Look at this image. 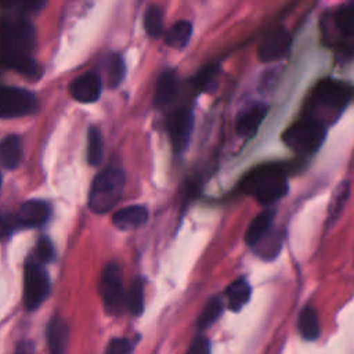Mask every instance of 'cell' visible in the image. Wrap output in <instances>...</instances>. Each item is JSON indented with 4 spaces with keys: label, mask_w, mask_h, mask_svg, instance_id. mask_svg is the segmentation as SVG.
<instances>
[{
    "label": "cell",
    "mask_w": 354,
    "mask_h": 354,
    "mask_svg": "<svg viewBox=\"0 0 354 354\" xmlns=\"http://www.w3.org/2000/svg\"><path fill=\"white\" fill-rule=\"evenodd\" d=\"M35 44V28L25 18L3 24L0 30V55L6 65L28 75L39 76V66L30 57Z\"/></svg>",
    "instance_id": "cell-1"
},
{
    "label": "cell",
    "mask_w": 354,
    "mask_h": 354,
    "mask_svg": "<svg viewBox=\"0 0 354 354\" xmlns=\"http://www.w3.org/2000/svg\"><path fill=\"white\" fill-rule=\"evenodd\" d=\"M350 98V86L333 79H324L313 88L304 106V118L326 127L337 120Z\"/></svg>",
    "instance_id": "cell-2"
},
{
    "label": "cell",
    "mask_w": 354,
    "mask_h": 354,
    "mask_svg": "<svg viewBox=\"0 0 354 354\" xmlns=\"http://www.w3.org/2000/svg\"><path fill=\"white\" fill-rule=\"evenodd\" d=\"M239 188L243 194L253 196L263 205H270L288 192V180L279 166L264 165L252 169L241 181Z\"/></svg>",
    "instance_id": "cell-3"
},
{
    "label": "cell",
    "mask_w": 354,
    "mask_h": 354,
    "mask_svg": "<svg viewBox=\"0 0 354 354\" xmlns=\"http://www.w3.org/2000/svg\"><path fill=\"white\" fill-rule=\"evenodd\" d=\"M124 188V174L119 167H108L97 174L88 194V207L98 214L106 213L119 202Z\"/></svg>",
    "instance_id": "cell-4"
},
{
    "label": "cell",
    "mask_w": 354,
    "mask_h": 354,
    "mask_svg": "<svg viewBox=\"0 0 354 354\" xmlns=\"http://www.w3.org/2000/svg\"><path fill=\"white\" fill-rule=\"evenodd\" d=\"M326 127L303 118L289 126L282 134V141L299 155H310L315 152L324 142Z\"/></svg>",
    "instance_id": "cell-5"
},
{
    "label": "cell",
    "mask_w": 354,
    "mask_h": 354,
    "mask_svg": "<svg viewBox=\"0 0 354 354\" xmlns=\"http://www.w3.org/2000/svg\"><path fill=\"white\" fill-rule=\"evenodd\" d=\"M48 292L47 272L36 261H28L24 271V304L26 310L37 308L46 300Z\"/></svg>",
    "instance_id": "cell-6"
},
{
    "label": "cell",
    "mask_w": 354,
    "mask_h": 354,
    "mask_svg": "<svg viewBox=\"0 0 354 354\" xmlns=\"http://www.w3.org/2000/svg\"><path fill=\"white\" fill-rule=\"evenodd\" d=\"M98 290L105 310L109 314H118L123 303L122 270L116 263H108L100 277Z\"/></svg>",
    "instance_id": "cell-7"
},
{
    "label": "cell",
    "mask_w": 354,
    "mask_h": 354,
    "mask_svg": "<svg viewBox=\"0 0 354 354\" xmlns=\"http://www.w3.org/2000/svg\"><path fill=\"white\" fill-rule=\"evenodd\" d=\"M37 100L33 93L19 87H0V118H18L33 113Z\"/></svg>",
    "instance_id": "cell-8"
},
{
    "label": "cell",
    "mask_w": 354,
    "mask_h": 354,
    "mask_svg": "<svg viewBox=\"0 0 354 354\" xmlns=\"http://www.w3.org/2000/svg\"><path fill=\"white\" fill-rule=\"evenodd\" d=\"M332 22L339 32L336 41L337 50L353 55L354 54V1L340 4L332 14Z\"/></svg>",
    "instance_id": "cell-9"
},
{
    "label": "cell",
    "mask_w": 354,
    "mask_h": 354,
    "mask_svg": "<svg viewBox=\"0 0 354 354\" xmlns=\"http://www.w3.org/2000/svg\"><path fill=\"white\" fill-rule=\"evenodd\" d=\"M194 116L189 108L181 106L176 109L167 119V131L174 152H183L191 138Z\"/></svg>",
    "instance_id": "cell-10"
},
{
    "label": "cell",
    "mask_w": 354,
    "mask_h": 354,
    "mask_svg": "<svg viewBox=\"0 0 354 354\" xmlns=\"http://www.w3.org/2000/svg\"><path fill=\"white\" fill-rule=\"evenodd\" d=\"M290 35L285 28H275L263 39L259 47L261 62H274L283 58L290 47Z\"/></svg>",
    "instance_id": "cell-11"
},
{
    "label": "cell",
    "mask_w": 354,
    "mask_h": 354,
    "mask_svg": "<svg viewBox=\"0 0 354 354\" xmlns=\"http://www.w3.org/2000/svg\"><path fill=\"white\" fill-rule=\"evenodd\" d=\"M267 113V105L263 102H253L248 105L236 118V130L242 137H253Z\"/></svg>",
    "instance_id": "cell-12"
},
{
    "label": "cell",
    "mask_w": 354,
    "mask_h": 354,
    "mask_svg": "<svg viewBox=\"0 0 354 354\" xmlns=\"http://www.w3.org/2000/svg\"><path fill=\"white\" fill-rule=\"evenodd\" d=\"M50 216V206L39 199H30L21 205L15 214L18 227H37L41 225Z\"/></svg>",
    "instance_id": "cell-13"
},
{
    "label": "cell",
    "mask_w": 354,
    "mask_h": 354,
    "mask_svg": "<svg viewBox=\"0 0 354 354\" xmlns=\"http://www.w3.org/2000/svg\"><path fill=\"white\" fill-rule=\"evenodd\" d=\"M69 91L79 102H94L101 94V80L94 72H87L72 82Z\"/></svg>",
    "instance_id": "cell-14"
},
{
    "label": "cell",
    "mask_w": 354,
    "mask_h": 354,
    "mask_svg": "<svg viewBox=\"0 0 354 354\" xmlns=\"http://www.w3.org/2000/svg\"><path fill=\"white\" fill-rule=\"evenodd\" d=\"M148 220V210L147 207L141 205H131L126 206L118 212L113 213L112 216V223L116 228L129 231V230H136L141 225H144Z\"/></svg>",
    "instance_id": "cell-15"
},
{
    "label": "cell",
    "mask_w": 354,
    "mask_h": 354,
    "mask_svg": "<svg viewBox=\"0 0 354 354\" xmlns=\"http://www.w3.org/2000/svg\"><path fill=\"white\" fill-rule=\"evenodd\" d=\"M46 335L50 354H65L68 344V325L65 319L53 317L47 325Z\"/></svg>",
    "instance_id": "cell-16"
},
{
    "label": "cell",
    "mask_w": 354,
    "mask_h": 354,
    "mask_svg": "<svg viewBox=\"0 0 354 354\" xmlns=\"http://www.w3.org/2000/svg\"><path fill=\"white\" fill-rule=\"evenodd\" d=\"M178 93V82L177 76L173 71H165L159 75L155 84L153 102L158 106H163L170 104Z\"/></svg>",
    "instance_id": "cell-17"
},
{
    "label": "cell",
    "mask_w": 354,
    "mask_h": 354,
    "mask_svg": "<svg viewBox=\"0 0 354 354\" xmlns=\"http://www.w3.org/2000/svg\"><path fill=\"white\" fill-rule=\"evenodd\" d=\"M274 213L271 210H264L259 213L253 221L249 224L245 232V242L250 246H256L267 234L271 227Z\"/></svg>",
    "instance_id": "cell-18"
},
{
    "label": "cell",
    "mask_w": 354,
    "mask_h": 354,
    "mask_svg": "<svg viewBox=\"0 0 354 354\" xmlns=\"http://www.w3.org/2000/svg\"><path fill=\"white\" fill-rule=\"evenodd\" d=\"M22 159L21 138L15 134H10L0 142V162L7 169H15Z\"/></svg>",
    "instance_id": "cell-19"
},
{
    "label": "cell",
    "mask_w": 354,
    "mask_h": 354,
    "mask_svg": "<svg viewBox=\"0 0 354 354\" xmlns=\"http://www.w3.org/2000/svg\"><path fill=\"white\" fill-rule=\"evenodd\" d=\"M225 296L230 310L238 311L248 303L250 297V286L246 279L239 278L227 286Z\"/></svg>",
    "instance_id": "cell-20"
},
{
    "label": "cell",
    "mask_w": 354,
    "mask_h": 354,
    "mask_svg": "<svg viewBox=\"0 0 354 354\" xmlns=\"http://www.w3.org/2000/svg\"><path fill=\"white\" fill-rule=\"evenodd\" d=\"M192 35V25L188 21H177L165 35V41L171 48H183L188 44Z\"/></svg>",
    "instance_id": "cell-21"
},
{
    "label": "cell",
    "mask_w": 354,
    "mask_h": 354,
    "mask_svg": "<svg viewBox=\"0 0 354 354\" xmlns=\"http://www.w3.org/2000/svg\"><path fill=\"white\" fill-rule=\"evenodd\" d=\"M297 328L306 340H314L319 336V319L313 307H304L299 315Z\"/></svg>",
    "instance_id": "cell-22"
},
{
    "label": "cell",
    "mask_w": 354,
    "mask_h": 354,
    "mask_svg": "<svg viewBox=\"0 0 354 354\" xmlns=\"http://www.w3.org/2000/svg\"><path fill=\"white\" fill-rule=\"evenodd\" d=\"M348 195H350V184L347 181H342L340 184L336 185L330 198L329 209H328V218H326L328 224L335 223L340 217L346 206V202L348 199Z\"/></svg>",
    "instance_id": "cell-23"
},
{
    "label": "cell",
    "mask_w": 354,
    "mask_h": 354,
    "mask_svg": "<svg viewBox=\"0 0 354 354\" xmlns=\"http://www.w3.org/2000/svg\"><path fill=\"white\" fill-rule=\"evenodd\" d=\"M104 144L102 136L97 126H91L87 131V160L90 165L97 166L102 160Z\"/></svg>",
    "instance_id": "cell-24"
},
{
    "label": "cell",
    "mask_w": 354,
    "mask_h": 354,
    "mask_svg": "<svg viewBox=\"0 0 354 354\" xmlns=\"http://www.w3.org/2000/svg\"><path fill=\"white\" fill-rule=\"evenodd\" d=\"M144 28L148 36L159 37L163 29V10L159 6H149L144 17Z\"/></svg>",
    "instance_id": "cell-25"
},
{
    "label": "cell",
    "mask_w": 354,
    "mask_h": 354,
    "mask_svg": "<svg viewBox=\"0 0 354 354\" xmlns=\"http://www.w3.org/2000/svg\"><path fill=\"white\" fill-rule=\"evenodd\" d=\"M223 308H224V304H223V300L216 296V297H212L203 307L199 318H198V326L199 328H207L210 326L223 313Z\"/></svg>",
    "instance_id": "cell-26"
},
{
    "label": "cell",
    "mask_w": 354,
    "mask_h": 354,
    "mask_svg": "<svg viewBox=\"0 0 354 354\" xmlns=\"http://www.w3.org/2000/svg\"><path fill=\"white\" fill-rule=\"evenodd\" d=\"M126 303H127V307L131 314L140 315L142 313V310H144V283L141 279H136L131 283L130 290L127 293Z\"/></svg>",
    "instance_id": "cell-27"
},
{
    "label": "cell",
    "mask_w": 354,
    "mask_h": 354,
    "mask_svg": "<svg viewBox=\"0 0 354 354\" xmlns=\"http://www.w3.org/2000/svg\"><path fill=\"white\" fill-rule=\"evenodd\" d=\"M124 76V62L119 54H112L108 61V83L116 87Z\"/></svg>",
    "instance_id": "cell-28"
},
{
    "label": "cell",
    "mask_w": 354,
    "mask_h": 354,
    "mask_svg": "<svg viewBox=\"0 0 354 354\" xmlns=\"http://www.w3.org/2000/svg\"><path fill=\"white\" fill-rule=\"evenodd\" d=\"M281 239L278 235H271V236H264L256 246H257V252L260 253L259 256L264 257L266 260H271L274 259L278 252L281 250Z\"/></svg>",
    "instance_id": "cell-29"
},
{
    "label": "cell",
    "mask_w": 354,
    "mask_h": 354,
    "mask_svg": "<svg viewBox=\"0 0 354 354\" xmlns=\"http://www.w3.org/2000/svg\"><path fill=\"white\" fill-rule=\"evenodd\" d=\"M105 354H131V344L127 339L115 337L109 342Z\"/></svg>",
    "instance_id": "cell-30"
},
{
    "label": "cell",
    "mask_w": 354,
    "mask_h": 354,
    "mask_svg": "<svg viewBox=\"0 0 354 354\" xmlns=\"http://www.w3.org/2000/svg\"><path fill=\"white\" fill-rule=\"evenodd\" d=\"M36 254L40 259V261H43V263H47V261H50L53 259L54 248H53L51 242L47 238H41L39 241L37 248H36Z\"/></svg>",
    "instance_id": "cell-31"
},
{
    "label": "cell",
    "mask_w": 354,
    "mask_h": 354,
    "mask_svg": "<svg viewBox=\"0 0 354 354\" xmlns=\"http://www.w3.org/2000/svg\"><path fill=\"white\" fill-rule=\"evenodd\" d=\"M187 354H210V343H209V340L206 337H203V336L196 337L191 343Z\"/></svg>",
    "instance_id": "cell-32"
},
{
    "label": "cell",
    "mask_w": 354,
    "mask_h": 354,
    "mask_svg": "<svg viewBox=\"0 0 354 354\" xmlns=\"http://www.w3.org/2000/svg\"><path fill=\"white\" fill-rule=\"evenodd\" d=\"M15 227H18L15 216L14 217L6 216V214L0 216V238L8 235Z\"/></svg>",
    "instance_id": "cell-33"
},
{
    "label": "cell",
    "mask_w": 354,
    "mask_h": 354,
    "mask_svg": "<svg viewBox=\"0 0 354 354\" xmlns=\"http://www.w3.org/2000/svg\"><path fill=\"white\" fill-rule=\"evenodd\" d=\"M17 354H30V350L29 348H26V347H21L19 350H18V353Z\"/></svg>",
    "instance_id": "cell-34"
},
{
    "label": "cell",
    "mask_w": 354,
    "mask_h": 354,
    "mask_svg": "<svg viewBox=\"0 0 354 354\" xmlns=\"http://www.w3.org/2000/svg\"><path fill=\"white\" fill-rule=\"evenodd\" d=\"M0 187H1V174H0Z\"/></svg>",
    "instance_id": "cell-35"
}]
</instances>
